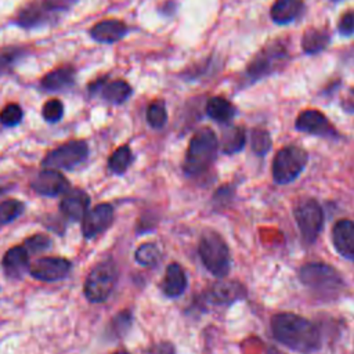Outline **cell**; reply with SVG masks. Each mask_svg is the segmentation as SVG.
Masks as SVG:
<instances>
[{"label":"cell","instance_id":"obj_41","mask_svg":"<svg viewBox=\"0 0 354 354\" xmlns=\"http://www.w3.org/2000/svg\"><path fill=\"white\" fill-rule=\"evenodd\" d=\"M0 192H1V189H0Z\"/></svg>","mask_w":354,"mask_h":354},{"label":"cell","instance_id":"obj_22","mask_svg":"<svg viewBox=\"0 0 354 354\" xmlns=\"http://www.w3.org/2000/svg\"><path fill=\"white\" fill-rule=\"evenodd\" d=\"M187 288V277L180 264L171 263L167 266L165 277L160 283L162 292L167 297H178Z\"/></svg>","mask_w":354,"mask_h":354},{"label":"cell","instance_id":"obj_26","mask_svg":"<svg viewBox=\"0 0 354 354\" xmlns=\"http://www.w3.org/2000/svg\"><path fill=\"white\" fill-rule=\"evenodd\" d=\"M246 142L245 130L241 126H232L223 131L221 136V149L224 153L239 152Z\"/></svg>","mask_w":354,"mask_h":354},{"label":"cell","instance_id":"obj_12","mask_svg":"<svg viewBox=\"0 0 354 354\" xmlns=\"http://www.w3.org/2000/svg\"><path fill=\"white\" fill-rule=\"evenodd\" d=\"M113 221V207L109 203H98L87 210L82 220V234L86 239H93L111 227Z\"/></svg>","mask_w":354,"mask_h":354},{"label":"cell","instance_id":"obj_13","mask_svg":"<svg viewBox=\"0 0 354 354\" xmlns=\"http://www.w3.org/2000/svg\"><path fill=\"white\" fill-rule=\"evenodd\" d=\"M32 189L43 196H58L69 189L68 178L58 170L44 167L30 183Z\"/></svg>","mask_w":354,"mask_h":354},{"label":"cell","instance_id":"obj_10","mask_svg":"<svg viewBox=\"0 0 354 354\" xmlns=\"http://www.w3.org/2000/svg\"><path fill=\"white\" fill-rule=\"evenodd\" d=\"M293 214L303 241L306 243L315 242L324 225L321 205L313 198H306L296 205Z\"/></svg>","mask_w":354,"mask_h":354},{"label":"cell","instance_id":"obj_39","mask_svg":"<svg viewBox=\"0 0 354 354\" xmlns=\"http://www.w3.org/2000/svg\"><path fill=\"white\" fill-rule=\"evenodd\" d=\"M266 354H285V353L279 351V350H278V348H275V347H268V348H267V351H266Z\"/></svg>","mask_w":354,"mask_h":354},{"label":"cell","instance_id":"obj_11","mask_svg":"<svg viewBox=\"0 0 354 354\" xmlns=\"http://www.w3.org/2000/svg\"><path fill=\"white\" fill-rule=\"evenodd\" d=\"M71 268L72 263L65 257H40L29 266V274L43 282H57L66 278Z\"/></svg>","mask_w":354,"mask_h":354},{"label":"cell","instance_id":"obj_40","mask_svg":"<svg viewBox=\"0 0 354 354\" xmlns=\"http://www.w3.org/2000/svg\"><path fill=\"white\" fill-rule=\"evenodd\" d=\"M113 354H129V353H126V351H116V353H113Z\"/></svg>","mask_w":354,"mask_h":354},{"label":"cell","instance_id":"obj_7","mask_svg":"<svg viewBox=\"0 0 354 354\" xmlns=\"http://www.w3.org/2000/svg\"><path fill=\"white\" fill-rule=\"evenodd\" d=\"M289 58L285 44L275 40L267 44L248 65L245 77L249 83L263 79L278 71Z\"/></svg>","mask_w":354,"mask_h":354},{"label":"cell","instance_id":"obj_3","mask_svg":"<svg viewBox=\"0 0 354 354\" xmlns=\"http://www.w3.org/2000/svg\"><path fill=\"white\" fill-rule=\"evenodd\" d=\"M217 147V137L212 129L198 130L192 136L184 158V173L187 176H198L206 171L216 159Z\"/></svg>","mask_w":354,"mask_h":354},{"label":"cell","instance_id":"obj_9","mask_svg":"<svg viewBox=\"0 0 354 354\" xmlns=\"http://www.w3.org/2000/svg\"><path fill=\"white\" fill-rule=\"evenodd\" d=\"M88 156V145L83 140L68 141L50 151L41 160L43 167L55 170H73Z\"/></svg>","mask_w":354,"mask_h":354},{"label":"cell","instance_id":"obj_23","mask_svg":"<svg viewBox=\"0 0 354 354\" xmlns=\"http://www.w3.org/2000/svg\"><path fill=\"white\" fill-rule=\"evenodd\" d=\"M303 10V0H275L271 7V18L279 25L292 22Z\"/></svg>","mask_w":354,"mask_h":354},{"label":"cell","instance_id":"obj_19","mask_svg":"<svg viewBox=\"0 0 354 354\" xmlns=\"http://www.w3.org/2000/svg\"><path fill=\"white\" fill-rule=\"evenodd\" d=\"M93 40L98 43H115L127 35V25L119 19H105L97 22L88 30Z\"/></svg>","mask_w":354,"mask_h":354},{"label":"cell","instance_id":"obj_34","mask_svg":"<svg viewBox=\"0 0 354 354\" xmlns=\"http://www.w3.org/2000/svg\"><path fill=\"white\" fill-rule=\"evenodd\" d=\"M41 116L48 123H57L64 116V104L59 100H48L41 108Z\"/></svg>","mask_w":354,"mask_h":354},{"label":"cell","instance_id":"obj_16","mask_svg":"<svg viewBox=\"0 0 354 354\" xmlns=\"http://www.w3.org/2000/svg\"><path fill=\"white\" fill-rule=\"evenodd\" d=\"M91 93H100L101 97L111 104H123L133 93L130 84L122 79L106 82L105 79H98L88 86Z\"/></svg>","mask_w":354,"mask_h":354},{"label":"cell","instance_id":"obj_36","mask_svg":"<svg viewBox=\"0 0 354 354\" xmlns=\"http://www.w3.org/2000/svg\"><path fill=\"white\" fill-rule=\"evenodd\" d=\"M130 324H131V315H130V313H129V311H122V313H119V314L115 317V319H113V322H112V325H113L112 329L115 330L116 335H123V333L129 329Z\"/></svg>","mask_w":354,"mask_h":354},{"label":"cell","instance_id":"obj_21","mask_svg":"<svg viewBox=\"0 0 354 354\" xmlns=\"http://www.w3.org/2000/svg\"><path fill=\"white\" fill-rule=\"evenodd\" d=\"M76 71L72 66H59L43 76L40 86L46 91H65L75 84Z\"/></svg>","mask_w":354,"mask_h":354},{"label":"cell","instance_id":"obj_8","mask_svg":"<svg viewBox=\"0 0 354 354\" xmlns=\"http://www.w3.org/2000/svg\"><path fill=\"white\" fill-rule=\"evenodd\" d=\"M308 160L307 151L297 145L279 149L272 160V178L278 184H289L304 170Z\"/></svg>","mask_w":354,"mask_h":354},{"label":"cell","instance_id":"obj_29","mask_svg":"<svg viewBox=\"0 0 354 354\" xmlns=\"http://www.w3.org/2000/svg\"><path fill=\"white\" fill-rule=\"evenodd\" d=\"M25 210V203L18 199H6L0 202V227L17 220Z\"/></svg>","mask_w":354,"mask_h":354},{"label":"cell","instance_id":"obj_25","mask_svg":"<svg viewBox=\"0 0 354 354\" xmlns=\"http://www.w3.org/2000/svg\"><path fill=\"white\" fill-rule=\"evenodd\" d=\"M329 43V33L326 29L311 28L306 30L301 39V47L307 54L321 53Z\"/></svg>","mask_w":354,"mask_h":354},{"label":"cell","instance_id":"obj_24","mask_svg":"<svg viewBox=\"0 0 354 354\" xmlns=\"http://www.w3.org/2000/svg\"><path fill=\"white\" fill-rule=\"evenodd\" d=\"M206 113L218 123H227L235 116L236 109L228 100L223 97H213L206 104Z\"/></svg>","mask_w":354,"mask_h":354},{"label":"cell","instance_id":"obj_32","mask_svg":"<svg viewBox=\"0 0 354 354\" xmlns=\"http://www.w3.org/2000/svg\"><path fill=\"white\" fill-rule=\"evenodd\" d=\"M250 147L256 155H266L271 148V137L264 129H253L250 131Z\"/></svg>","mask_w":354,"mask_h":354},{"label":"cell","instance_id":"obj_38","mask_svg":"<svg viewBox=\"0 0 354 354\" xmlns=\"http://www.w3.org/2000/svg\"><path fill=\"white\" fill-rule=\"evenodd\" d=\"M148 354H174V346L169 342H160L153 344Z\"/></svg>","mask_w":354,"mask_h":354},{"label":"cell","instance_id":"obj_4","mask_svg":"<svg viewBox=\"0 0 354 354\" xmlns=\"http://www.w3.org/2000/svg\"><path fill=\"white\" fill-rule=\"evenodd\" d=\"M300 281L322 299H336L344 288L342 275L325 263H307L299 271Z\"/></svg>","mask_w":354,"mask_h":354},{"label":"cell","instance_id":"obj_37","mask_svg":"<svg viewBox=\"0 0 354 354\" xmlns=\"http://www.w3.org/2000/svg\"><path fill=\"white\" fill-rule=\"evenodd\" d=\"M339 32L344 36L354 33V11H347L339 21Z\"/></svg>","mask_w":354,"mask_h":354},{"label":"cell","instance_id":"obj_35","mask_svg":"<svg viewBox=\"0 0 354 354\" xmlns=\"http://www.w3.org/2000/svg\"><path fill=\"white\" fill-rule=\"evenodd\" d=\"M51 243L53 242H51V239L47 235H44V234H35V235L29 236L24 242V246L32 254V253H41V252L48 250Z\"/></svg>","mask_w":354,"mask_h":354},{"label":"cell","instance_id":"obj_33","mask_svg":"<svg viewBox=\"0 0 354 354\" xmlns=\"http://www.w3.org/2000/svg\"><path fill=\"white\" fill-rule=\"evenodd\" d=\"M22 118H24V111L15 102H11V104L6 105L0 111V123L6 127H14V126L19 124Z\"/></svg>","mask_w":354,"mask_h":354},{"label":"cell","instance_id":"obj_14","mask_svg":"<svg viewBox=\"0 0 354 354\" xmlns=\"http://www.w3.org/2000/svg\"><path fill=\"white\" fill-rule=\"evenodd\" d=\"M296 129L308 134L319 137H337V131L326 119V116L317 109L303 111L295 123Z\"/></svg>","mask_w":354,"mask_h":354},{"label":"cell","instance_id":"obj_20","mask_svg":"<svg viewBox=\"0 0 354 354\" xmlns=\"http://www.w3.org/2000/svg\"><path fill=\"white\" fill-rule=\"evenodd\" d=\"M246 296V289L236 281L216 282L207 290V299L216 304H231Z\"/></svg>","mask_w":354,"mask_h":354},{"label":"cell","instance_id":"obj_31","mask_svg":"<svg viewBox=\"0 0 354 354\" xmlns=\"http://www.w3.org/2000/svg\"><path fill=\"white\" fill-rule=\"evenodd\" d=\"M167 120V112L165 102L160 100H156L149 104L147 109V122L153 129H160L165 126Z\"/></svg>","mask_w":354,"mask_h":354},{"label":"cell","instance_id":"obj_2","mask_svg":"<svg viewBox=\"0 0 354 354\" xmlns=\"http://www.w3.org/2000/svg\"><path fill=\"white\" fill-rule=\"evenodd\" d=\"M77 0H33L24 6L14 22L25 29H36L57 22Z\"/></svg>","mask_w":354,"mask_h":354},{"label":"cell","instance_id":"obj_6","mask_svg":"<svg viewBox=\"0 0 354 354\" xmlns=\"http://www.w3.org/2000/svg\"><path fill=\"white\" fill-rule=\"evenodd\" d=\"M118 281V268L112 260H102L95 264L83 286L84 296L91 303L105 301L113 292Z\"/></svg>","mask_w":354,"mask_h":354},{"label":"cell","instance_id":"obj_28","mask_svg":"<svg viewBox=\"0 0 354 354\" xmlns=\"http://www.w3.org/2000/svg\"><path fill=\"white\" fill-rule=\"evenodd\" d=\"M134 257L138 264H141L144 267H153L160 260V250L155 243L147 242V243L140 245L136 249Z\"/></svg>","mask_w":354,"mask_h":354},{"label":"cell","instance_id":"obj_15","mask_svg":"<svg viewBox=\"0 0 354 354\" xmlns=\"http://www.w3.org/2000/svg\"><path fill=\"white\" fill-rule=\"evenodd\" d=\"M90 206V196L80 188L68 189L59 203L62 216L69 221H82Z\"/></svg>","mask_w":354,"mask_h":354},{"label":"cell","instance_id":"obj_5","mask_svg":"<svg viewBox=\"0 0 354 354\" xmlns=\"http://www.w3.org/2000/svg\"><path fill=\"white\" fill-rule=\"evenodd\" d=\"M199 256L203 266L213 275L225 277L231 267V254L228 245L216 231L207 230L199 241Z\"/></svg>","mask_w":354,"mask_h":354},{"label":"cell","instance_id":"obj_27","mask_svg":"<svg viewBox=\"0 0 354 354\" xmlns=\"http://www.w3.org/2000/svg\"><path fill=\"white\" fill-rule=\"evenodd\" d=\"M133 162V153L129 145L119 147L108 159V169L113 174H123Z\"/></svg>","mask_w":354,"mask_h":354},{"label":"cell","instance_id":"obj_30","mask_svg":"<svg viewBox=\"0 0 354 354\" xmlns=\"http://www.w3.org/2000/svg\"><path fill=\"white\" fill-rule=\"evenodd\" d=\"M24 54L25 51L22 47H17V46L1 47L0 48V76L11 72V69L18 64V61L22 58Z\"/></svg>","mask_w":354,"mask_h":354},{"label":"cell","instance_id":"obj_17","mask_svg":"<svg viewBox=\"0 0 354 354\" xmlns=\"http://www.w3.org/2000/svg\"><path fill=\"white\" fill-rule=\"evenodd\" d=\"M332 241L339 254L354 261V221L339 220L332 230Z\"/></svg>","mask_w":354,"mask_h":354},{"label":"cell","instance_id":"obj_1","mask_svg":"<svg viewBox=\"0 0 354 354\" xmlns=\"http://www.w3.org/2000/svg\"><path fill=\"white\" fill-rule=\"evenodd\" d=\"M271 332L274 337L286 347L313 353L321 346V335L314 322L292 313H281L271 319Z\"/></svg>","mask_w":354,"mask_h":354},{"label":"cell","instance_id":"obj_18","mask_svg":"<svg viewBox=\"0 0 354 354\" xmlns=\"http://www.w3.org/2000/svg\"><path fill=\"white\" fill-rule=\"evenodd\" d=\"M29 256L30 253L26 250L24 245L10 248L1 260V267L4 274L8 278L18 279L24 277V274L29 270Z\"/></svg>","mask_w":354,"mask_h":354}]
</instances>
